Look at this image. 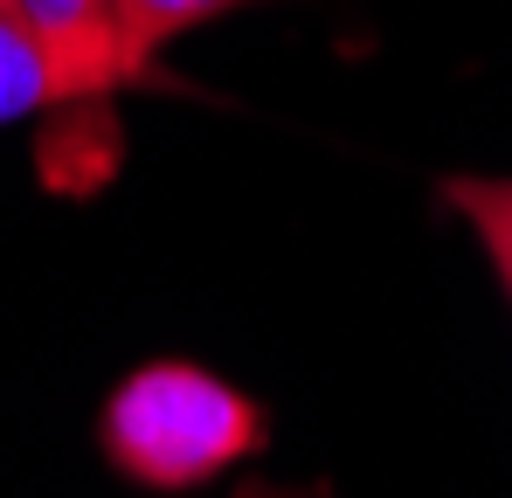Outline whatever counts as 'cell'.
Listing matches in <instances>:
<instances>
[{"mask_svg":"<svg viewBox=\"0 0 512 498\" xmlns=\"http://www.w3.org/2000/svg\"><path fill=\"white\" fill-rule=\"evenodd\" d=\"M229 7H243V0H118V28H125L132 77H146V63L167 49L173 35H187V28H201V21H215Z\"/></svg>","mask_w":512,"mask_h":498,"instance_id":"obj_4","label":"cell"},{"mask_svg":"<svg viewBox=\"0 0 512 498\" xmlns=\"http://www.w3.org/2000/svg\"><path fill=\"white\" fill-rule=\"evenodd\" d=\"M443 201L485 243V256H492V270H499V284L512 298V180H443Z\"/></svg>","mask_w":512,"mask_h":498,"instance_id":"obj_5","label":"cell"},{"mask_svg":"<svg viewBox=\"0 0 512 498\" xmlns=\"http://www.w3.org/2000/svg\"><path fill=\"white\" fill-rule=\"evenodd\" d=\"M229 498H305V492H284V485H263V478H250V485H236Z\"/></svg>","mask_w":512,"mask_h":498,"instance_id":"obj_6","label":"cell"},{"mask_svg":"<svg viewBox=\"0 0 512 498\" xmlns=\"http://www.w3.org/2000/svg\"><path fill=\"white\" fill-rule=\"evenodd\" d=\"M104 464L146 492H187L263 450V409L194 360H146L97 415Z\"/></svg>","mask_w":512,"mask_h":498,"instance_id":"obj_1","label":"cell"},{"mask_svg":"<svg viewBox=\"0 0 512 498\" xmlns=\"http://www.w3.org/2000/svg\"><path fill=\"white\" fill-rule=\"evenodd\" d=\"M42 56H49V146L42 166L56 187H90L111 173V97L125 90L132 63H125V28H118V0H21Z\"/></svg>","mask_w":512,"mask_h":498,"instance_id":"obj_2","label":"cell"},{"mask_svg":"<svg viewBox=\"0 0 512 498\" xmlns=\"http://www.w3.org/2000/svg\"><path fill=\"white\" fill-rule=\"evenodd\" d=\"M56 97L49 83V56H42V35L28 21L21 0H0V132L21 125V118H42Z\"/></svg>","mask_w":512,"mask_h":498,"instance_id":"obj_3","label":"cell"}]
</instances>
